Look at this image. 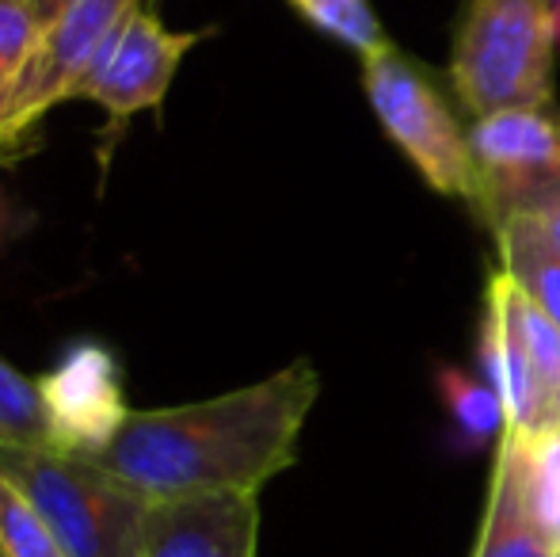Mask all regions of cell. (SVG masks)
<instances>
[{
  "instance_id": "obj_6",
  "label": "cell",
  "mask_w": 560,
  "mask_h": 557,
  "mask_svg": "<svg viewBox=\"0 0 560 557\" xmlns=\"http://www.w3.org/2000/svg\"><path fill=\"white\" fill-rule=\"evenodd\" d=\"M141 4L145 0H69L43 27L27 66L0 104V146L20 141L43 115L73 100L115 31Z\"/></svg>"
},
{
  "instance_id": "obj_2",
  "label": "cell",
  "mask_w": 560,
  "mask_h": 557,
  "mask_svg": "<svg viewBox=\"0 0 560 557\" xmlns=\"http://www.w3.org/2000/svg\"><path fill=\"white\" fill-rule=\"evenodd\" d=\"M553 0H465L450 81L469 119L553 104Z\"/></svg>"
},
{
  "instance_id": "obj_7",
  "label": "cell",
  "mask_w": 560,
  "mask_h": 557,
  "mask_svg": "<svg viewBox=\"0 0 560 557\" xmlns=\"http://www.w3.org/2000/svg\"><path fill=\"white\" fill-rule=\"evenodd\" d=\"M46 439L54 451L100 459L130 420L118 356L100 340H73L46 374H38Z\"/></svg>"
},
{
  "instance_id": "obj_5",
  "label": "cell",
  "mask_w": 560,
  "mask_h": 557,
  "mask_svg": "<svg viewBox=\"0 0 560 557\" xmlns=\"http://www.w3.org/2000/svg\"><path fill=\"white\" fill-rule=\"evenodd\" d=\"M477 195L472 214L500 233L508 222L560 202V107H511L469 127Z\"/></svg>"
},
{
  "instance_id": "obj_9",
  "label": "cell",
  "mask_w": 560,
  "mask_h": 557,
  "mask_svg": "<svg viewBox=\"0 0 560 557\" xmlns=\"http://www.w3.org/2000/svg\"><path fill=\"white\" fill-rule=\"evenodd\" d=\"M256 546L259 497L252 492L149 500L141 557H256Z\"/></svg>"
},
{
  "instance_id": "obj_19",
  "label": "cell",
  "mask_w": 560,
  "mask_h": 557,
  "mask_svg": "<svg viewBox=\"0 0 560 557\" xmlns=\"http://www.w3.org/2000/svg\"><path fill=\"white\" fill-rule=\"evenodd\" d=\"M12 230H15V210L8 207L4 192H0V245H4V241L12 237Z\"/></svg>"
},
{
  "instance_id": "obj_18",
  "label": "cell",
  "mask_w": 560,
  "mask_h": 557,
  "mask_svg": "<svg viewBox=\"0 0 560 557\" xmlns=\"http://www.w3.org/2000/svg\"><path fill=\"white\" fill-rule=\"evenodd\" d=\"M515 222H523L526 230H530L534 237L541 241V245L553 248V253L560 256V202H553V207H546V210H538V214L515 218Z\"/></svg>"
},
{
  "instance_id": "obj_1",
  "label": "cell",
  "mask_w": 560,
  "mask_h": 557,
  "mask_svg": "<svg viewBox=\"0 0 560 557\" xmlns=\"http://www.w3.org/2000/svg\"><path fill=\"white\" fill-rule=\"evenodd\" d=\"M320 394L310 359L229 390L222 397L172 409H133L100 466L149 500L252 492L298 462V439Z\"/></svg>"
},
{
  "instance_id": "obj_4",
  "label": "cell",
  "mask_w": 560,
  "mask_h": 557,
  "mask_svg": "<svg viewBox=\"0 0 560 557\" xmlns=\"http://www.w3.org/2000/svg\"><path fill=\"white\" fill-rule=\"evenodd\" d=\"M362 89L374 119L382 123L393 146L416 164L428 187L450 199L472 202L477 169H472L469 130L457 123L454 107L446 104L428 69L389 43L362 58Z\"/></svg>"
},
{
  "instance_id": "obj_14",
  "label": "cell",
  "mask_w": 560,
  "mask_h": 557,
  "mask_svg": "<svg viewBox=\"0 0 560 557\" xmlns=\"http://www.w3.org/2000/svg\"><path fill=\"white\" fill-rule=\"evenodd\" d=\"M0 446H50L38 382L0 359Z\"/></svg>"
},
{
  "instance_id": "obj_13",
  "label": "cell",
  "mask_w": 560,
  "mask_h": 557,
  "mask_svg": "<svg viewBox=\"0 0 560 557\" xmlns=\"http://www.w3.org/2000/svg\"><path fill=\"white\" fill-rule=\"evenodd\" d=\"M298 8L305 23L320 31V35L343 43L347 50H354L359 58H370L382 46H389L393 38L385 35L382 20L374 15L370 0H290Z\"/></svg>"
},
{
  "instance_id": "obj_3",
  "label": "cell",
  "mask_w": 560,
  "mask_h": 557,
  "mask_svg": "<svg viewBox=\"0 0 560 557\" xmlns=\"http://www.w3.org/2000/svg\"><path fill=\"white\" fill-rule=\"evenodd\" d=\"M0 474L38 508L69 557H141L149 497L96 459L54 446H0Z\"/></svg>"
},
{
  "instance_id": "obj_11",
  "label": "cell",
  "mask_w": 560,
  "mask_h": 557,
  "mask_svg": "<svg viewBox=\"0 0 560 557\" xmlns=\"http://www.w3.org/2000/svg\"><path fill=\"white\" fill-rule=\"evenodd\" d=\"M495 237L500 248V271L560 325V256L546 248L523 222H508Z\"/></svg>"
},
{
  "instance_id": "obj_17",
  "label": "cell",
  "mask_w": 560,
  "mask_h": 557,
  "mask_svg": "<svg viewBox=\"0 0 560 557\" xmlns=\"http://www.w3.org/2000/svg\"><path fill=\"white\" fill-rule=\"evenodd\" d=\"M446 394L454 397V413L472 436H503L508 420H503V405L492 390H480L477 382H465L457 374H446Z\"/></svg>"
},
{
  "instance_id": "obj_20",
  "label": "cell",
  "mask_w": 560,
  "mask_h": 557,
  "mask_svg": "<svg viewBox=\"0 0 560 557\" xmlns=\"http://www.w3.org/2000/svg\"><path fill=\"white\" fill-rule=\"evenodd\" d=\"M66 4H69V0H35V12H38V20H43V27H46V23H50L54 15H58Z\"/></svg>"
},
{
  "instance_id": "obj_21",
  "label": "cell",
  "mask_w": 560,
  "mask_h": 557,
  "mask_svg": "<svg viewBox=\"0 0 560 557\" xmlns=\"http://www.w3.org/2000/svg\"><path fill=\"white\" fill-rule=\"evenodd\" d=\"M0 557H4V554H0Z\"/></svg>"
},
{
  "instance_id": "obj_8",
  "label": "cell",
  "mask_w": 560,
  "mask_h": 557,
  "mask_svg": "<svg viewBox=\"0 0 560 557\" xmlns=\"http://www.w3.org/2000/svg\"><path fill=\"white\" fill-rule=\"evenodd\" d=\"M202 35L207 31H172L145 0L126 15L73 100L100 104L112 127H122L141 112H161L179 66L202 43Z\"/></svg>"
},
{
  "instance_id": "obj_16",
  "label": "cell",
  "mask_w": 560,
  "mask_h": 557,
  "mask_svg": "<svg viewBox=\"0 0 560 557\" xmlns=\"http://www.w3.org/2000/svg\"><path fill=\"white\" fill-rule=\"evenodd\" d=\"M38 35L43 20L35 12V0H0V104L27 66Z\"/></svg>"
},
{
  "instance_id": "obj_10",
  "label": "cell",
  "mask_w": 560,
  "mask_h": 557,
  "mask_svg": "<svg viewBox=\"0 0 560 557\" xmlns=\"http://www.w3.org/2000/svg\"><path fill=\"white\" fill-rule=\"evenodd\" d=\"M472 557H560V550L541 535L534 512L526 504L523 477H518V451L515 439L503 431L495 446L492 492H488L485 523Z\"/></svg>"
},
{
  "instance_id": "obj_12",
  "label": "cell",
  "mask_w": 560,
  "mask_h": 557,
  "mask_svg": "<svg viewBox=\"0 0 560 557\" xmlns=\"http://www.w3.org/2000/svg\"><path fill=\"white\" fill-rule=\"evenodd\" d=\"M511 439H515L518 477H523V492L534 512V523L560 550V428L549 431V436L530 439V443L518 436Z\"/></svg>"
},
{
  "instance_id": "obj_15",
  "label": "cell",
  "mask_w": 560,
  "mask_h": 557,
  "mask_svg": "<svg viewBox=\"0 0 560 557\" xmlns=\"http://www.w3.org/2000/svg\"><path fill=\"white\" fill-rule=\"evenodd\" d=\"M0 554L4 557H69L38 508L0 474Z\"/></svg>"
}]
</instances>
